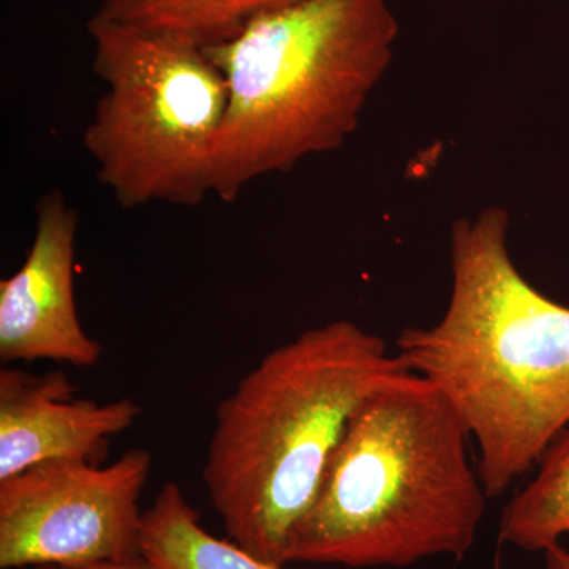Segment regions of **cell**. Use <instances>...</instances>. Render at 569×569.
Wrapping results in <instances>:
<instances>
[{"mask_svg": "<svg viewBox=\"0 0 569 569\" xmlns=\"http://www.w3.org/2000/svg\"><path fill=\"white\" fill-rule=\"evenodd\" d=\"M508 230L497 206L452 224L447 310L396 340V353L440 389L477 441L489 497L537 467L569 426V307L520 274Z\"/></svg>", "mask_w": 569, "mask_h": 569, "instance_id": "obj_1", "label": "cell"}, {"mask_svg": "<svg viewBox=\"0 0 569 569\" xmlns=\"http://www.w3.org/2000/svg\"><path fill=\"white\" fill-rule=\"evenodd\" d=\"M411 372L350 320L306 329L238 381L216 411L203 482L228 538L287 567L291 535L318 496L356 408Z\"/></svg>", "mask_w": 569, "mask_h": 569, "instance_id": "obj_2", "label": "cell"}, {"mask_svg": "<svg viewBox=\"0 0 569 569\" xmlns=\"http://www.w3.org/2000/svg\"><path fill=\"white\" fill-rule=\"evenodd\" d=\"M458 411L418 373L356 408L312 508L288 542L287 565L406 568L463 559L485 518L486 492Z\"/></svg>", "mask_w": 569, "mask_h": 569, "instance_id": "obj_3", "label": "cell"}, {"mask_svg": "<svg viewBox=\"0 0 569 569\" xmlns=\"http://www.w3.org/2000/svg\"><path fill=\"white\" fill-rule=\"evenodd\" d=\"M397 37L388 0H295L204 48L228 86L213 197L233 203L257 179L342 148Z\"/></svg>", "mask_w": 569, "mask_h": 569, "instance_id": "obj_4", "label": "cell"}, {"mask_svg": "<svg viewBox=\"0 0 569 569\" xmlns=\"http://www.w3.org/2000/svg\"><path fill=\"white\" fill-rule=\"evenodd\" d=\"M88 31L104 88L82 133L97 179L123 209L203 203L228 108L222 71L198 44L100 11Z\"/></svg>", "mask_w": 569, "mask_h": 569, "instance_id": "obj_5", "label": "cell"}, {"mask_svg": "<svg viewBox=\"0 0 569 569\" xmlns=\"http://www.w3.org/2000/svg\"><path fill=\"white\" fill-rule=\"evenodd\" d=\"M148 449L110 466L51 460L0 481V569L77 568L141 556Z\"/></svg>", "mask_w": 569, "mask_h": 569, "instance_id": "obj_6", "label": "cell"}, {"mask_svg": "<svg viewBox=\"0 0 569 569\" xmlns=\"http://www.w3.org/2000/svg\"><path fill=\"white\" fill-rule=\"evenodd\" d=\"M36 213L24 263L0 282V359H48L88 369L99 365L102 346L82 328L74 301L80 216L61 190L44 193Z\"/></svg>", "mask_w": 569, "mask_h": 569, "instance_id": "obj_7", "label": "cell"}, {"mask_svg": "<svg viewBox=\"0 0 569 569\" xmlns=\"http://www.w3.org/2000/svg\"><path fill=\"white\" fill-rule=\"evenodd\" d=\"M62 370H0V481L51 460L102 463L112 437L140 418L132 399H77Z\"/></svg>", "mask_w": 569, "mask_h": 569, "instance_id": "obj_8", "label": "cell"}, {"mask_svg": "<svg viewBox=\"0 0 569 569\" xmlns=\"http://www.w3.org/2000/svg\"><path fill=\"white\" fill-rule=\"evenodd\" d=\"M141 556L159 569H283L201 526L200 512L168 481L142 516Z\"/></svg>", "mask_w": 569, "mask_h": 569, "instance_id": "obj_9", "label": "cell"}, {"mask_svg": "<svg viewBox=\"0 0 569 569\" xmlns=\"http://www.w3.org/2000/svg\"><path fill=\"white\" fill-rule=\"evenodd\" d=\"M295 0H102L111 20L178 37L201 48L233 39L258 14Z\"/></svg>", "mask_w": 569, "mask_h": 569, "instance_id": "obj_10", "label": "cell"}, {"mask_svg": "<svg viewBox=\"0 0 569 569\" xmlns=\"http://www.w3.org/2000/svg\"><path fill=\"white\" fill-rule=\"evenodd\" d=\"M535 468V477L501 512L498 541L527 552H545L569 533V426Z\"/></svg>", "mask_w": 569, "mask_h": 569, "instance_id": "obj_11", "label": "cell"}, {"mask_svg": "<svg viewBox=\"0 0 569 569\" xmlns=\"http://www.w3.org/2000/svg\"><path fill=\"white\" fill-rule=\"evenodd\" d=\"M28 569H159L152 561L146 557H134V559L119 561H102V563L88 565V567L62 568V567H37Z\"/></svg>", "mask_w": 569, "mask_h": 569, "instance_id": "obj_12", "label": "cell"}, {"mask_svg": "<svg viewBox=\"0 0 569 569\" xmlns=\"http://www.w3.org/2000/svg\"><path fill=\"white\" fill-rule=\"evenodd\" d=\"M545 569H569V550L565 549L560 542L545 550Z\"/></svg>", "mask_w": 569, "mask_h": 569, "instance_id": "obj_13", "label": "cell"}]
</instances>
